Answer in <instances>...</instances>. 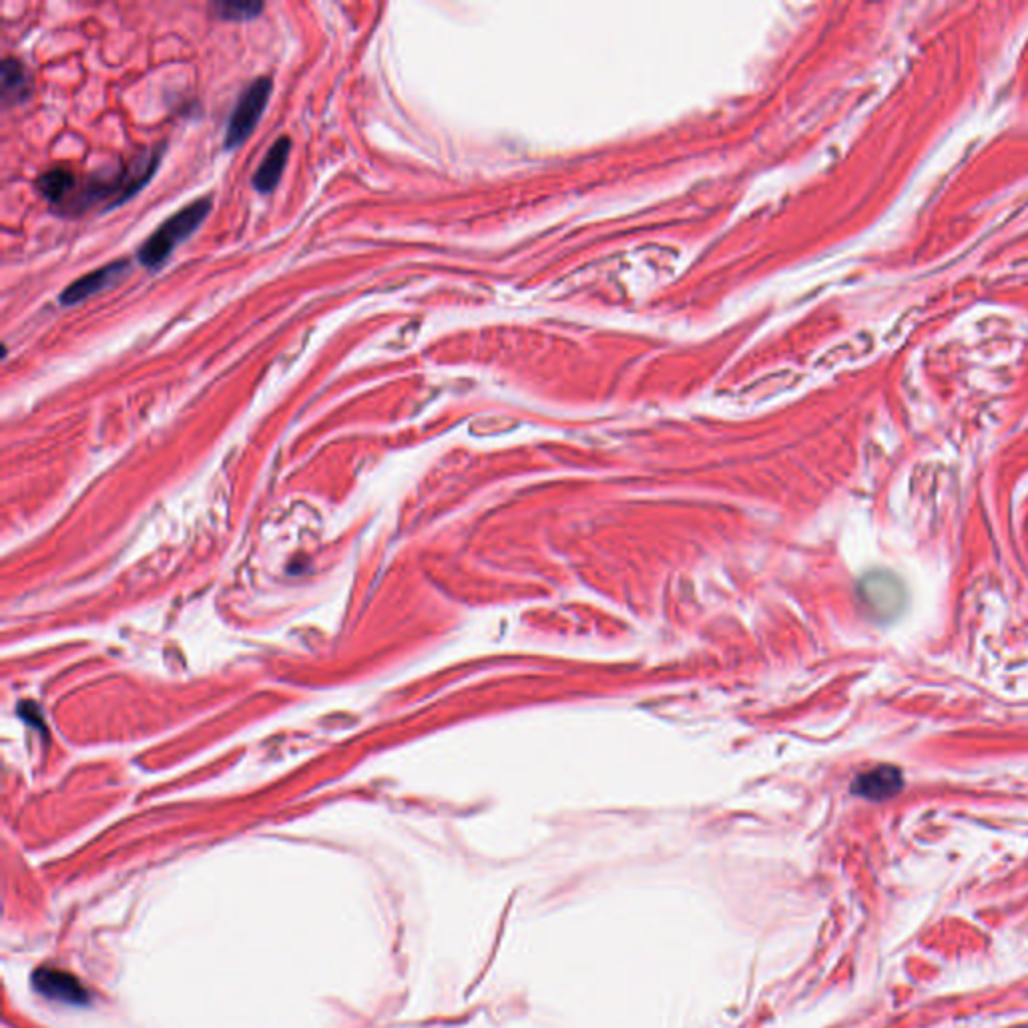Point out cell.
Here are the masks:
<instances>
[{
	"instance_id": "1",
	"label": "cell",
	"mask_w": 1028,
	"mask_h": 1028,
	"mask_svg": "<svg viewBox=\"0 0 1028 1028\" xmlns=\"http://www.w3.org/2000/svg\"><path fill=\"white\" fill-rule=\"evenodd\" d=\"M211 203H213L211 197H207V195L199 197L193 203L185 205L179 213H175L167 221H163L149 235V239L139 247V253H137L139 262L151 270L163 266L167 262V257L171 255V251L179 243H183L193 231L199 229V225L205 221V217L211 211Z\"/></svg>"
},
{
	"instance_id": "2",
	"label": "cell",
	"mask_w": 1028,
	"mask_h": 1028,
	"mask_svg": "<svg viewBox=\"0 0 1028 1028\" xmlns=\"http://www.w3.org/2000/svg\"><path fill=\"white\" fill-rule=\"evenodd\" d=\"M270 95H272V81L268 77H262V79H255L237 99V105L229 117V125H227V133H225V147L227 149H235L239 145H243L255 125L260 123L266 107H268V101H270Z\"/></svg>"
},
{
	"instance_id": "3",
	"label": "cell",
	"mask_w": 1028,
	"mask_h": 1028,
	"mask_svg": "<svg viewBox=\"0 0 1028 1028\" xmlns=\"http://www.w3.org/2000/svg\"><path fill=\"white\" fill-rule=\"evenodd\" d=\"M860 593L864 605L878 619H894L906 603L904 587L890 573L868 575L860 585Z\"/></svg>"
},
{
	"instance_id": "4",
	"label": "cell",
	"mask_w": 1028,
	"mask_h": 1028,
	"mask_svg": "<svg viewBox=\"0 0 1028 1028\" xmlns=\"http://www.w3.org/2000/svg\"><path fill=\"white\" fill-rule=\"evenodd\" d=\"M33 984H35L37 992H41L49 1000H57L63 1004L85 1006L91 1000V994L85 988V984L79 978H75L73 974L63 972V970L41 968L35 972Z\"/></svg>"
},
{
	"instance_id": "5",
	"label": "cell",
	"mask_w": 1028,
	"mask_h": 1028,
	"mask_svg": "<svg viewBox=\"0 0 1028 1028\" xmlns=\"http://www.w3.org/2000/svg\"><path fill=\"white\" fill-rule=\"evenodd\" d=\"M129 262L127 260H119L115 264H109L105 268H99L95 272H91L89 276L73 282L63 294H61V304L63 306H77L97 294H101L103 290L107 288H113L117 286L121 280L127 278L129 274Z\"/></svg>"
},
{
	"instance_id": "6",
	"label": "cell",
	"mask_w": 1028,
	"mask_h": 1028,
	"mask_svg": "<svg viewBox=\"0 0 1028 1028\" xmlns=\"http://www.w3.org/2000/svg\"><path fill=\"white\" fill-rule=\"evenodd\" d=\"M902 788H904V776H902V771L894 765H882L872 771H866V774L858 776L856 782L852 784V792L856 796L872 800V802H882V800L894 798L896 794L902 792Z\"/></svg>"
},
{
	"instance_id": "7",
	"label": "cell",
	"mask_w": 1028,
	"mask_h": 1028,
	"mask_svg": "<svg viewBox=\"0 0 1028 1028\" xmlns=\"http://www.w3.org/2000/svg\"><path fill=\"white\" fill-rule=\"evenodd\" d=\"M292 151V141L288 137H280L270 151L266 153L260 169L253 175V187L260 193H270L280 185V179L284 175L288 157Z\"/></svg>"
},
{
	"instance_id": "8",
	"label": "cell",
	"mask_w": 1028,
	"mask_h": 1028,
	"mask_svg": "<svg viewBox=\"0 0 1028 1028\" xmlns=\"http://www.w3.org/2000/svg\"><path fill=\"white\" fill-rule=\"evenodd\" d=\"M0 79H3V101L5 105H17L31 95L29 71L17 59H5L0 65Z\"/></svg>"
},
{
	"instance_id": "9",
	"label": "cell",
	"mask_w": 1028,
	"mask_h": 1028,
	"mask_svg": "<svg viewBox=\"0 0 1028 1028\" xmlns=\"http://www.w3.org/2000/svg\"><path fill=\"white\" fill-rule=\"evenodd\" d=\"M77 177L65 169V167H55L47 173H43L37 181V189L41 191V195L55 207L59 209L69 197L71 193L75 191L77 187Z\"/></svg>"
},
{
	"instance_id": "10",
	"label": "cell",
	"mask_w": 1028,
	"mask_h": 1028,
	"mask_svg": "<svg viewBox=\"0 0 1028 1028\" xmlns=\"http://www.w3.org/2000/svg\"><path fill=\"white\" fill-rule=\"evenodd\" d=\"M262 11H264L262 3H215V5H211L213 17H217L221 21H233V23L251 21L255 17H260Z\"/></svg>"
}]
</instances>
